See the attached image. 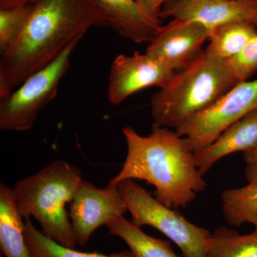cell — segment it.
<instances>
[{
  "label": "cell",
  "instance_id": "obj_20",
  "mask_svg": "<svg viewBox=\"0 0 257 257\" xmlns=\"http://www.w3.org/2000/svg\"><path fill=\"white\" fill-rule=\"evenodd\" d=\"M32 10V5L11 9H0V54L14 45L23 31Z\"/></svg>",
  "mask_w": 257,
  "mask_h": 257
},
{
  "label": "cell",
  "instance_id": "obj_17",
  "mask_svg": "<svg viewBox=\"0 0 257 257\" xmlns=\"http://www.w3.org/2000/svg\"><path fill=\"white\" fill-rule=\"evenodd\" d=\"M256 27L243 22H232L213 29L204 52L210 57L228 60L239 55L257 33Z\"/></svg>",
  "mask_w": 257,
  "mask_h": 257
},
{
  "label": "cell",
  "instance_id": "obj_22",
  "mask_svg": "<svg viewBox=\"0 0 257 257\" xmlns=\"http://www.w3.org/2000/svg\"><path fill=\"white\" fill-rule=\"evenodd\" d=\"M148 16L160 20V13L162 6L170 0H135Z\"/></svg>",
  "mask_w": 257,
  "mask_h": 257
},
{
  "label": "cell",
  "instance_id": "obj_19",
  "mask_svg": "<svg viewBox=\"0 0 257 257\" xmlns=\"http://www.w3.org/2000/svg\"><path fill=\"white\" fill-rule=\"evenodd\" d=\"M24 231L30 257H135L130 251L106 255L96 252H81L75 248L66 247L37 229L31 219L24 221Z\"/></svg>",
  "mask_w": 257,
  "mask_h": 257
},
{
  "label": "cell",
  "instance_id": "obj_15",
  "mask_svg": "<svg viewBox=\"0 0 257 257\" xmlns=\"http://www.w3.org/2000/svg\"><path fill=\"white\" fill-rule=\"evenodd\" d=\"M245 175L246 185L226 189L221 194L223 214L231 226L251 223L257 211V162L246 164Z\"/></svg>",
  "mask_w": 257,
  "mask_h": 257
},
{
  "label": "cell",
  "instance_id": "obj_24",
  "mask_svg": "<svg viewBox=\"0 0 257 257\" xmlns=\"http://www.w3.org/2000/svg\"><path fill=\"white\" fill-rule=\"evenodd\" d=\"M244 160L246 164L257 162V150L249 153L244 154Z\"/></svg>",
  "mask_w": 257,
  "mask_h": 257
},
{
  "label": "cell",
  "instance_id": "obj_12",
  "mask_svg": "<svg viewBox=\"0 0 257 257\" xmlns=\"http://www.w3.org/2000/svg\"><path fill=\"white\" fill-rule=\"evenodd\" d=\"M257 150V109L226 128L205 148L194 152L196 165L204 176L223 157L234 152Z\"/></svg>",
  "mask_w": 257,
  "mask_h": 257
},
{
  "label": "cell",
  "instance_id": "obj_10",
  "mask_svg": "<svg viewBox=\"0 0 257 257\" xmlns=\"http://www.w3.org/2000/svg\"><path fill=\"white\" fill-rule=\"evenodd\" d=\"M212 30L198 22L174 19L161 26L146 52L179 72L187 68L204 53L202 47Z\"/></svg>",
  "mask_w": 257,
  "mask_h": 257
},
{
  "label": "cell",
  "instance_id": "obj_7",
  "mask_svg": "<svg viewBox=\"0 0 257 257\" xmlns=\"http://www.w3.org/2000/svg\"><path fill=\"white\" fill-rule=\"evenodd\" d=\"M257 109V79L236 84L205 110L176 128L196 152L212 143L226 128Z\"/></svg>",
  "mask_w": 257,
  "mask_h": 257
},
{
  "label": "cell",
  "instance_id": "obj_18",
  "mask_svg": "<svg viewBox=\"0 0 257 257\" xmlns=\"http://www.w3.org/2000/svg\"><path fill=\"white\" fill-rule=\"evenodd\" d=\"M206 257H257V233L241 234L220 226L211 233Z\"/></svg>",
  "mask_w": 257,
  "mask_h": 257
},
{
  "label": "cell",
  "instance_id": "obj_4",
  "mask_svg": "<svg viewBox=\"0 0 257 257\" xmlns=\"http://www.w3.org/2000/svg\"><path fill=\"white\" fill-rule=\"evenodd\" d=\"M239 82L226 61L204 53L152 96L153 125L178 128L194 115L205 110Z\"/></svg>",
  "mask_w": 257,
  "mask_h": 257
},
{
  "label": "cell",
  "instance_id": "obj_23",
  "mask_svg": "<svg viewBox=\"0 0 257 257\" xmlns=\"http://www.w3.org/2000/svg\"><path fill=\"white\" fill-rule=\"evenodd\" d=\"M37 0H0V9H11L25 5H33Z\"/></svg>",
  "mask_w": 257,
  "mask_h": 257
},
{
  "label": "cell",
  "instance_id": "obj_21",
  "mask_svg": "<svg viewBox=\"0 0 257 257\" xmlns=\"http://www.w3.org/2000/svg\"><path fill=\"white\" fill-rule=\"evenodd\" d=\"M226 62L238 82L246 81L251 77L257 71V33L239 55Z\"/></svg>",
  "mask_w": 257,
  "mask_h": 257
},
{
  "label": "cell",
  "instance_id": "obj_6",
  "mask_svg": "<svg viewBox=\"0 0 257 257\" xmlns=\"http://www.w3.org/2000/svg\"><path fill=\"white\" fill-rule=\"evenodd\" d=\"M76 39L52 63L31 74L15 90L0 98V128L4 131H28L33 127L43 108L55 99L61 81L68 72Z\"/></svg>",
  "mask_w": 257,
  "mask_h": 257
},
{
  "label": "cell",
  "instance_id": "obj_5",
  "mask_svg": "<svg viewBox=\"0 0 257 257\" xmlns=\"http://www.w3.org/2000/svg\"><path fill=\"white\" fill-rule=\"evenodd\" d=\"M117 187L135 226H150L158 230L173 241L185 257H206L211 235L209 230L193 224L175 209L159 202L133 179L122 181Z\"/></svg>",
  "mask_w": 257,
  "mask_h": 257
},
{
  "label": "cell",
  "instance_id": "obj_13",
  "mask_svg": "<svg viewBox=\"0 0 257 257\" xmlns=\"http://www.w3.org/2000/svg\"><path fill=\"white\" fill-rule=\"evenodd\" d=\"M109 26L135 43L152 41L161 25L160 20L148 16L135 0H96Z\"/></svg>",
  "mask_w": 257,
  "mask_h": 257
},
{
  "label": "cell",
  "instance_id": "obj_14",
  "mask_svg": "<svg viewBox=\"0 0 257 257\" xmlns=\"http://www.w3.org/2000/svg\"><path fill=\"white\" fill-rule=\"evenodd\" d=\"M15 202L13 189L0 184V247L5 257H30L24 221Z\"/></svg>",
  "mask_w": 257,
  "mask_h": 257
},
{
  "label": "cell",
  "instance_id": "obj_8",
  "mask_svg": "<svg viewBox=\"0 0 257 257\" xmlns=\"http://www.w3.org/2000/svg\"><path fill=\"white\" fill-rule=\"evenodd\" d=\"M127 211L117 187L99 188L82 180L69 205V215L77 244L84 246L93 233Z\"/></svg>",
  "mask_w": 257,
  "mask_h": 257
},
{
  "label": "cell",
  "instance_id": "obj_25",
  "mask_svg": "<svg viewBox=\"0 0 257 257\" xmlns=\"http://www.w3.org/2000/svg\"><path fill=\"white\" fill-rule=\"evenodd\" d=\"M250 224H253V226H254L255 230L254 231H256L257 233V211L256 214L253 216L252 220H251V223Z\"/></svg>",
  "mask_w": 257,
  "mask_h": 257
},
{
  "label": "cell",
  "instance_id": "obj_2",
  "mask_svg": "<svg viewBox=\"0 0 257 257\" xmlns=\"http://www.w3.org/2000/svg\"><path fill=\"white\" fill-rule=\"evenodd\" d=\"M127 154L119 174L108 185L126 179L145 181L155 188V198L167 207H186L204 192L207 183L196 165L185 138L172 128L152 125L148 136L131 126L123 128Z\"/></svg>",
  "mask_w": 257,
  "mask_h": 257
},
{
  "label": "cell",
  "instance_id": "obj_16",
  "mask_svg": "<svg viewBox=\"0 0 257 257\" xmlns=\"http://www.w3.org/2000/svg\"><path fill=\"white\" fill-rule=\"evenodd\" d=\"M109 234L121 238L135 257H180L172 249L170 242L144 232L124 216L107 225Z\"/></svg>",
  "mask_w": 257,
  "mask_h": 257
},
{
  "label": "cell",
  "instance_id": "obj_1",
  "mask_svg": "<svg viewBox=\"0 0 257 257\" xmlns=\"http://www.w3.org/2000/svg\"><path fill=\"white\" fill-rule=\"evenodd\" d=\"M109 26L96 0H37L20 37L0 60V98L55 61L92 27Z\"/></svg>",
  "mask_w": 257,
  "mask_h": 257
},
{
  "label": "cell",
  "instance_id": "obj_3",
  "mask_svg": "<svg viewBox=\"0 0 257 257\" xmlns=\"http://www.w3.org/2000/svg\"><path fill=\"white\" fill-rule=\"evenodd\" d=\"M81 170L63 160L52 161L35 175L20 179L13 188L23 219L34 218L47 237L66 247L77 245L67 206L82 182Z\"/></svg>",
  "mask_w": 257,
  "mask_h": 257
},
{
  "label": "cell",
  "instance_id": "obj_9",
  "mask_svg": "<svg viewBox=\"0 0 257 257\" xmlns=\"http://www.w3.org/2000/svg\"><path fill=\"white\" fill-rule=\"evenodd\" d=\"M175 72L165 62L146 52L117 55L111 62L108 99L118 105L145 88L164 87Z\"/></svg>",
  "mask_w": 257,
  "mask_h": 257
},
{
  "label": "cell",
  "instance_id": "obj_11",
  "mask_svg": "<svg viewBox=\"0 0 257 257\" xmlns=\"http://www.w3.org/2000/svg\"><path fill=\"white\" fill-rule=\"evenodd\" d=\"M192 20L213 29L232 22L257 28V0H170L162 6L160 19Z\"/></svg>",
  "mask_w": 257,
  "mask_h": 257
}]
</instances>
